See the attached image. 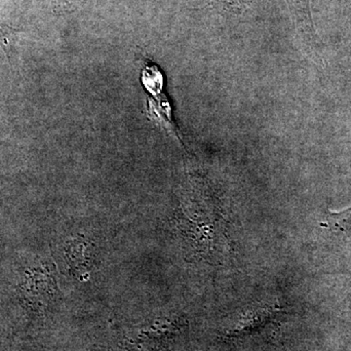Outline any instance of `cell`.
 <instances>
[{
	"label": "cell",
	"instance_id": "7a4b0ae2",
	"mask_svg": "<svg viewBox=\"0 0 351 351\" xmlns=\"http://www.w3.org/2000/svg\"><path fill=\"white\" fill-rule=\"evenodd\" d=\"M298 36L308 47L314 43V29L308 0H286Z\"/></svg>",
	"mask_w": 351,
	"mask_h": 351
},
{
	"label": "cell",
	"instance_id": "277c9868",
	"mask_svg": "<svg viewBox=\"0 0 351 351\" xmlns=\"http://www.w3.org/2000/svg\"><path fill=\"white\" fill-rule=\"evenodd\" d=\"M208 5L219 12L241 14L250 7L252 0H207Z\"/></svg>",
	"mask_w": 351,
	"mask_h": 351
},
{
	"label": "cell",
	"instance_id": "3957f363",
	"mask_svg": "<svg viewBox=\"0 0 351 351\" xmlns=\"http://www.w3.org/2000/svg\"><path fill=\"white\" fill-rule=\"evenodd\" d=\"M280 311L281 309L276 306L258 307L255 311L242 316L234 329L228 332V337H239L248 334L274 319Z\"/></svg>",
	"mask_w": 351,
	"mask_h": 351
},
{
	"label": "cell",
	"instance_id": "6da1fadb",
	"mask_svg": "<svg viewBox=\"0 0 351 351\" xmlns=\"http://www.w3.org/2000/svg\"><path fill=\"white\" fill-rule=\"evenodd\" d=\"M143 83L147 92L152 95L149 98V117L167 131L171 135L181 140L172 117L169 101L166 98L163 89V75L154 64H145L142 73Z\"/></svg>",
	"mask_w": 351,
	"mask_h": 351
},
{
	"label": "cell",
	"instance_id": "5b68a950",
	"mask_svg": "<svg viewBox=\"0 0 351 351\" xmlns=\"http://www.w3.org/2000/svg\"><path fill=\"white\" fill-rule=\"evenodd\" d=\"M328 226L335 230H351V207L341 212H329Z\"/></svg>",
	"mask_w": 351,
	"mask_h": 351
}]
</instances>
